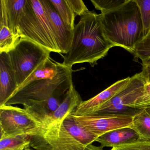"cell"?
Wrapping results in <instances>:
<instances>
[{
	"label": "cell",
	"mask_w": 150,
	"mask_h": 150,
	"mask_svg": "<svg viewBox=\"0 0 150 150\" xmlns=\"http://www.w3.org/2000/svg\"><path fill=\"white\" fill-rule=\"evenodd\" d=\"M80 17L73 30L71 44L63 57L62 64L72 68L76 64L88 63L94 67L115 46L104 35L100 14L88 10Z\"/></svg>",
	"instance_id": "1"
},
{
	"label": "cell",
	"mask_w": 150,
	"mask_h": 150,
	"mask_svg": "<svg viewBox=\"0 0 150 150\" xmlns=\"http://www.w3.org/2000/svg\"><path fill=\"white\" fill-rule=\"evenodd\" d=\"M105 36L115 47H122L133 54L144 38L140 10L135 0H127L112 11L101 13Z\"/></svg>",
	"instance_id": "2"
},
{
	"label": "cell",
	"mask_w": 150,
	"mask_h": 150,
	"mask_svg": "<svg viewBox=\"0 0 150 150\" xmlns=\"http://www.w3.org/2000/svg\"><path fill=\"white\" fill-rule=\"evenodd\" d=\"M99 137L78 124L71 114L52 129L30 137V146L35 150H85Z\"/></svg>",
	"instance_id": "3"
},
{
	"label": "cell",
	"mask_w": 150,
	"mask_h": 150,
	"mask_svg": "<svg viewBox=\"0 0 150 150\" xmlns=\"http://www.w3.org/2000/svg\"><path fill=\"white\" fill-rule=\"evenodd\" d=\"M72 69L60 63L57 74L52 79L39 80L16 91L4 105L22 104L24 108L46 101L68 92L73 83Z\"/></svg>",
	"instance_id": "4"
},
{
	"label": "cell",
	"mask_w": 150,
	"mask_h": 150,
	"mask_svg": "<svg viewBox=\"0 0 150 150\" xmlns=\"http://www.w3.org/2000/svg\"><path fill=\"white\" fill-rule=\"evenodd\" d=\"M18 33L21 38L30 40L50 52L60 53L41 0H28L19 21Z\"/></svg>",
	"instance_id": "5"
},
{
	"label": "cell",
	"mask_w": 150,
	"mask_h": 150,
	"mask_svg": "<svg viewBox=\"0 0 150 150\" xmlns=\"http://www.w3.org/2000/svg\"><path fill=\"white\" fill-rule=\"evenodd\" d=\"M50 52L30 40L21 38L15 48L8 53L18 87L50 56Z\"/></svg>",
	"instance_id": "6"
},
{
	"label": "cell",
	"mask_w": 150,
	"mask_h": 150,
	"mask_svg": "<svg viewBox=\"0 0 150 150\" xmlns=\"http://www.w3.org/2000/svg\"><path fill=\"white\" fill-rule=\"evenodd\" d=\"M146 81L141 72L131 77L129 82L112 99L90 115H121L133 117L141 109L131 108L144 93Z\"/></svg>",
	"instance_id": "7"
},
{
	"label": "cell",
	"mask_w": 150,
	"mask_h": 150,
	"mask_svg": "<svg viewBox=\"0 0 150 150\" xmlns=\"http://www.w3.org/2000/svg\"><path fill=\"white\" fill-rule=\"evenodd\" d=\"M41 126L24 108L13 105L0 106L1 138L22 134L31 137Z\"/></svg>",
	"instance_id": "8"
},
{
	"label": "cell",
	"mask_w": 150,
	"mask_h": 150,
	"mask_svg": "<svg viewBox=\"0 0 150 150\" xmlns=\"http://www.w3.org/2000/svg\"><path fill=\"white\" fill-rule=\"evenodd\" d=\"M72 115L78 124L100 136L116 129L130 127L133 119V117L121 115Z\"/></svg>",
	"instance_id": "9"
},
{
	"label": "cell",
	"mask_w": 150,
	"mask_h": 150,
	"mask_svg": "<svg viewBox=\"0 0 150 150\" xmlns=\"http://www.w3.org/2000/svg\"><path fill=\"white\" fill-rule=\"evenodd\" d=\"M82 101L80 95L75 89L73 82L62 103L50 116L42 122L41 127L35 135L30 137L41 136L60 125L67 117L73 114Z\"/></svg>",
	"instance_id": "10"
},
{
	"label": "cell",
	"mask_w": 150,
	"mask_h": 150,
	"mask_svg": "<svg viewBox=\"0 0 150 150\" xmlns=\"http://www.w3.org/2000/svg\"><path fill=\"white\" fill-rule=\"evenodd\" d=\"M52 28L60 53L66 54L71 46L73 30L66 24L49 0H41Z\"/></svg>",
	"instance_id": "11"
},
{
	"label": "cell",
	"mask_w": 150,
	"mask_h": 150,
	"mask_svg": "<svg viewBox=\"0 0 150 150\" xmlns=\"http://www.w3.org/2000/svg\"><path fill=\"white\" fill-rule=\"evenodd\" d=\"M128 77L118 81L100 93L87 100L82 101L77 107L72 115L76 116L90 115L112 99L130 79Z\"/></svg>",
	"instance_id": "12"
},
{
	"label": "cell",
	"mask_w": 150,
	"mask_h": 150,
	"mask_svg": "<svg viewBox=\"0 0 150 150\" xmlns=\"http://www.w3.org/2000/svg\"><path fill=\"white\" fill-rule=\"evenodd\" d=\"M18 88L9 54L0 53V106L4 105Z\"/></svg>",
	"instance_id": "13"
},
{
	"label": "cell",
	"mask_w": 150,
	"mask_h": 150,
	"mask_svg": "<svg viewBox=\"0 0 150 150\" xmlns=\"http://www.w3.org/2000/svg\"><path fill=\"white\" fill-rule=\"evenodd\" d=\"M140 138L138 134L130 127H123L108 132L100 136L96 142L102 147H117L137 141Z\"/></svg>",
	"instance_id": "14"
},
{
	"label": "cell",
	"mask_w": 150,
	"mask_h": 150,
	"mask_svg": "<svg viewBox=\"0 0 150 150\" xmlns=\"http://www.w3.org/2000/svg\"><path fill=\"white\" fill-rule=\"evenodd\" d=\"M27 2L28 0H1L0 1V3L3 5L5 8L8 27L15 34H18L19 21Z\"/></svg>",
	"instance_id": "15"
},
{
	"label": "cell",
	"mask_w": 150,
	"mask_h": 150,
	"mask_svg": "<svg viewBox=\"0 0 150 150\" xmlns=\"http://www.w3.org/2000/svg\"><path fill=\"white\" fill-rule=\"evenodd\" d=\"M59 64L60 63L54 61L50 57V56H49L39 65L23 83L18 87L16 91L21 89L29 83L35 81L46 79H52L57 74Z\"/></svg>",
	"instance_id": "16"
},
{
	"label": "cell",
	"mask_w": 150,
	"mask_h": 150,
	"mask_svg": "<svg viewBox=\"0 0 150 150\" xmlns=\"http://www.w3.org/2000/svg\"><path fill=\"white\" fill-rule=\"evenodd\" d=\"M131 128L142 139L150 140V109H141L133 117Z\"/></svg>",
	"instance_id": "17"
},
{
	"label": "cell",
	"mask_w": 150,
	"mask_h": 150,
	"mask_svg": "<svg viewBox=\"0 0 150 150\" xmlns=\"http://www.w3.org/2000/svg\"><path fill=\"white\" fill-rule=\"evenodd\" d=\"M30 137L28 134L0 138V150H19L30 146Z\"/></svg>",
	"instance_id": "18"
},
{
	"label": "cell",
	"mask_w": 150,
	"mask_h": 150,
	"mask_svg": "<svg viewBox=\"0 0 150 150\" xmlns=\"http://www.w3.org/2000/svg\"><path fill=\"white\" fill-rule=\"evenodd\" d=\"M21 38L7 26L0 25V53H9L15 48Z\"/></svg>",
	"instance_id": "19"
},
{
	"label": "cell",
	"mask_w": 150,
	"mask_h": 150,
	"mask_svg": "<svg viewBox=\"0 0 150 150\" xmlns=\"http://www.w3.org/2000/svg\"><path fill=\"white\" fill-rule=\"evenodd\" d=\"M64 22L71 29H74L76 17L67 0H49Z\"/></svg>",
	"instance_id": "20"
},
{
	"label": "cell",
	"mask_w": 150,
	"mask_h": 150,
	"mask_svg": "<svg viewBox=\"0 0 150 150\" xmlns=\"http://www.w3.org/2000/svg\"><path fill=\"white\" fill-rule=\"evenodd\" d=\"M134 60L141 61L150 59V30L144 39L137 45L134 53Z\"/></svg>",
	"instance_id": "21"
},
{
	"label": "cell",
	"mask_w": 150,
	"mask_h": 150,
	"mask_svg": "<svg viewBox=\"0 0 150 150\" xmlns=\"http://www.w3.org/2000/svg\"><path fill=\"white\" fill-rule=\"evenodd\" d=\"M135 1L140 10L144 38L150 30V0H135Z\"/></svg>",
	"instance_id": "22"
},
{
	"label": "cell",
	"mask_w": 150,
	"mask_h": 150,
	"mask_svg": "<svg viewBox=\"0 0 150 150\" xmlns=\"http://www.w3.org/2000/svg\"><path fill=\"white\" fill-rule=\"evenodd\" d=\"M127 0H102L96 1L91 0L92 4L97 10H100L101 13L116 9L120 6L124 4Z\"/></svg>",
	"instance_id": "23"
},
{
	"label": "cell",
	"mask_w": 150,
	"mask_h": 150,
	"mask_svg": "<svg viewBox=\"0 0 150 150\" xmlns=\"http://www.w3.org/2000/svg\"><path fill=\"white\" fill-rule=\"evenodd\" d=\"M131 108L137 109H150V82H145L143 95Z\"/></svg>",
	"instance_id": "24"
},
{
	"label": "cell",
	"mask_w": 150,
	"mask_h": 150,
	"mask_svg": "<svg viewBox=\"0 0 150 150\" xmlns=\"http://www.w3.org/2000/svg\"><path fill=\"white\" fill-rule=\"evenodd\" d=\"M110 150H150V140L139 138L137 141L114 147Z\"/></svg>",
	"instance_id": "25"
},
{
	"label": "cell",
	"mask_w": 150,
	"mask_h": 150,
	"mask_svg": "<svg viewBox=\"0 0 150 150\" xmlns=\"http://www.w3.org/2000/svg\"><path fill=\"white\" fill-rule=\"evenodd\" d=\"M75 16H81L88 11L82 0H67Z\"/></svg>",
	"instance_id": "26"
},
{
	"label": "cell",
	"mask_w": 150,
	"mask_h": 150,
	"mask_svg": "<svg viewBox=\"0 0 150 150\" xmlns=\"http://www.w3.org/2000/svg\"><path fill=\"white\" fill-rule=\"evenodd\" d=\"M142 71L141 72L146 82H150V59L142 62Z\"/></svg>",
	"instance_id": "27"
},
{
	"label": "cell",
	"mask_w": 150,
	"mask_h": 150,
	"mask_svg": "<svg viewBox=\"0 0 150 150\" xmlns=\"http://www.w3.org/2000/svg\"><path fill=\"white\" fill-rule=\"evenodd\" d=\"M85 150H103V147L101 146H96L90 144L87 146Z\"/></svg>",
	"instance_id": "28"
},
{
	"label": "cell",
	"mask_w": 150,
	"mask_h": 150,
	"mask_svg": "<svg viewBox=\"0 0 150 150\" xmlns=\"http://www.w3.org/2000/svg\"><path fill=\"white\" fill-rule=\"evenodd\" d=\"M24 150H32V149H30V148H29V147H28V148H26V149H24Z\"/></svg>",
	"instance_id": "29"
},
{
	"label": "cell",
	"mask_w": 150,
	"mask_h": 150,
	"mask_svg": "<svg viewBox=\"0 0 150 150\" xmlns=\"http://www.w3.org/2000/svg\"><path fill=\"white\" fill-rule=\"evenodd\" d=\"M24 149H20V150H24Z\"/></svg>",
	"instance_id": "30"
}]
</instances>
